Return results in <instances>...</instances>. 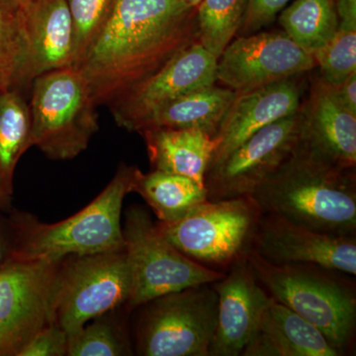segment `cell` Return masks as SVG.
Returning <instances> with one entry per match:
<instances>
[{
    "mask_svg": "<svg viewBox=\"0 0 356 356\" xmlns=\"http://www.w3.org/2000/svg\"><path fill=\"white\" fill-rule=\"evenodd\" d=\"M218 295L217 327L209 356L242 355L273 297L255 277L247 254L213 283Z\"/></svg>",
    "mask_w": 356,
    "mask_h": 356,
    "instance_id": "obj_16",
    "label": "cell"
},
{
    "mask_svg": "<svg viewBox=\"0 0 356 356\" xmlns=\"http://www.w3.org/2000/svg\"><path fill=\"white\" fill-rule=\"evenodd\" d=\"M19 38L14 89L74 65V32L65 0H13Z\"/></svg>",
    "mask_w": 356,
    "mask_h": 356,
    "instance_id": "obj_14",
    "label": "cell"
},
{
    "mask_svg": "<svg viewBox=\"0 0 356 356\" xmlns=\"http://www.w3.org/2000/svg\"><path fill=\"white\" fill-rule=\"evenodd\" d=\"M302 76L238 95L215 136L220 144L210 165L221 161L257 131L298 112L305 89Z\"/></svg>",
    "mask_w": 356,
    "mask_h": 356,
    "instance_id": "obj_17",
    "label": "cell"
},
{
    "mask_svg": "<svg viewBox=\"0 0 356 356\" xmlns=\"http://www.w3.org/2000/svg\"><path fill=\"white\" fill-rule=\"evenodd\" d=\"M290 0H248L247 9L240 30L243 35L252 34L275 19Z\"/></svg>",
    "mask_w": 356,
    "mask_h": 356,
    "instance_id": "obj_30",
    "label": "cell"
},
{
    "mask_svg": "<svg viewBox=\"0 0 356 356\" xmlns=\"http://www.w3.org/2000/svg\"><path fill=\"white\" fill-rule=\"evenodd\" d=\"M217 62L200 42L189 44L109 105L117 125L129 132H140L168 103L196 89L214 86Z\"/></svg>",
    "mask_w": 356,
    "mask_h": 356,
    "instance_id": "obj_12",
    "label": "cell"
},
{
    "mask_svg": "<svg viewBox=\"0 0 356 356\" xmlns=\"http://www.w3.org/2000/svg\"><path fill=\"white\" fill-rule=\"evenodd\" d=\"M252 250L273 264H312L356 274L355 236L320 233L273 213H262Z\"/></svg>",
    "mask_w": 356,
    "mask_h": 356,
    "instance_id": "obj_15",
    "label": "cell"
},
{
    "mask_svg": "<svg viewBox=\"0 0 356 356\" xmlns=\"http://www.w3.org/2000/svg\"><path fill=\"white\" fill-rule=\"evenodd\" d=\"M60 261H8L0 271V356H19L30 339L51 324Z\"/></svg>",
    "mask_w": 356,
    "mask_h": 356,
    "instance_id": "obj_11",
    "label": "cell"
},
{
    "mask_svg": "<svg viewBox=\"0 0 356 356\" xmlns=\"http://www.w3.org/2000/svg\"><path fill=\"white\" fill-rule=\"evenodd\" d=\"M283 32L313 56L332 39L339 28L332 0H295L280 16Z\"/></svg>",
    "mask_w": 356,
    "mask_h": 356,
    "instance_id": "obj_24",
    "label": "cell"
},
{
    "mask_svg": "<svg viewBox=\"0 0 356 356\" xmlns=\"http://www.w3.org/2000/svg\"><path fill=\"white\" fill-rule=\"evenodd\" d=\"M339 28L356 30V0H337Z\"/></svg>",
    "mask_w": 356,
    "mask_h": 356,
    "instance_id": "obj_32",
    "label": "cell"
},
{
    "mask_svg": "<svg viewBox=\"0 0 356 356\" xmlns=\"http://www.w3.org/2000/svg\"><path fill=\"white\" fill-rule=\"evenodd\" d=\"M252 197L262 213L280 215L320 233L355 236V168L330 161L304 136L291 156Z\"/></svg>",
    "mask_w": 356,
    "mask_h": 356,
    "instance_id": "obj_2",
    "label": "cell"
},
{
    "mask_svg": "<svg viewBox=\"0 0 356 356\" xmlns=\"http://www.w3.org/2000/svg\"><path fill=\"white\" fill-rule=\"evenodd\" d=\"M31 145L53 161H69L88 149L98 115L88 81L74 65L33 81Z\"/></svg>",
    "mask_w": 356,
    "mask_h": 356,
    "instance_id": "obj_5",
    "label": "cell"
},
{
    "mask_svg": "<svg viewBox=\"0 0 356 356\" xmlns=\"http://www.w3.org/2000/svg\"><path fill=\"white\" fill-rule=\"evenodd\" d=\"M123 236L132 274V291L125 306L128 311L168 293L212 284L226 273L182 254L161 234L142 206L126 211Z\"/></svg>",
    "mask_w": 356,
    "mask_h": 356,
    "instance_id": "obj_8",
    "label": "cell"
},
{
    "mask_svg": "<svg viewBox=\"0 0 356 356\" xmlns=\"http://www.w3.org/2000/svg\"><path fill=\"white\" fill-rule=\"evenodd\" d=\"M317 67L284 32H264L233 39L218 58L216 76L238 95L307 74Z\"/></svg>",
    "mask_w": 356,
    "mask_h": 356,
    "instance_id": "obj_13",
    "label": "cell"
},
{
    "mask_svg": "<svg viewBox=\"0 0 356 356\" xmlns=\"http://www.w3.org/2000/svg\"><path fill=\"white\" fill-rule=\"evenodd\" d=\"M238 93L211 86L196 89L168 103L146 122L147 129H197L215 137Z\"/></svg>",
    "mask_w": 356,
    "mask_h": 356,
    "instance_id": "obj_21",
    "label": "cell"
},
{
    "mask_svg": "<svg viewBox=\"0 0 356 356\" xmlns=\"http://www.w3.org/2000/svg\"><path fill=\"white\" fill-rule=\"evenodd\" d=\"M331 88L341 104L356 115V72L346 77L343 83L331 86Z\"/></svg>",
    "mask_w": 356,
    "mask_h": 356,
    "instance_id": "obj_31",
    "label": "cell"
},
{
    "mask_svg": "<svg viewBox=\"0 0 356 356\" xmlns=\"http://www.w3.org/2000/svg\"><path fill=\"white\" fill-rule=\"evenodd\" d=\"M154 170L184 175L205 186V175L220 144L197 129L153 128L140 132Z\"/></svg>",
    "mask_w": 356,
    "mask_h": 356,
    "instance_id": "obj_20",
    "label": "cell"
},
{
    "mask_svg": "<svg viewBox=\"0 0 356 356\" xmlns=\"http://www.w3.org/2000/svg\"><path fill=\"white\" fill-rule=\"evenodd\" d=\"M11 197L6 196L0 189V210H8L10 208Z\"/></svg>",
    "mask_w": 356,
    "mask_h": 356,
    "instance_id": "obj_34",
    "label": "cell"
},
{
    "mask_svg": "<svg viewBox=\"0 0 356 356\" xmlns=\"http://www.w3.org/2000/svg\"><path fill=\"white\" fill-rule=\"evenodd\" d=\"M131 291L125 250L65 257L51 293V323L69 336L98 316L126 306Z\"/></svg>",
    "mask_w": 356,
    "mask_h": 356,
    "instance_id": "obj_6",
    "label": "cell"
},
{
    "mask_svg": "<svg viewBox=\"0 0 356 356\" xmlns=\"http://www.w3.org/2000/svg\"><path fill=\"white\" fill-rule=\"evenodd\" d=\"M313 57L325 83L334 86L343 83L356 72V30L337 28L331 41Z\"/></svg>",
    "mask_w": 356,
    "mask_h": 356,
    "instance_id": "obj_28",
    "label": "cell"
},
{
    "mask_svg": "<svg viewBox=\"0 0 356 356\" xmlns=\"http://www.w3.org/2000/svg\"><path fill=\"white\" fill-rule=\"evenodd\" d=\"M11 252H13V243H11L8 224L6 225L0 221V271L10 259Z\"/></svg>",
    "mask_w": 356,
    "mask_h": 356,
    "instance_id": "obj_33",
    "label": "cell"
},
{
    "mask_svg": "<svg viewBox=\"0 0 356 356\" xmlns=\"http://www.w3.org/2000/svg\"><path fill=\"white\" fill-rule=\"evenodd\" d=\"M248 0H202L197 8L199 42L217 58L242 26Z\"/></svg>",
    "mask_w": 356,
    "mask_h": 356,
    "instance_id": "obj_26",
    "label": "cell"
},
{
    "mask_svg": "<svg viewBox=\"0 0 356 356\" xmlns=\"http://www.w3.org/2000/svg\"><path fill=\"white\" fill-rule=\"evenodd\" d=\"M113 311L89 321L81 330L69 334L67 356L132 355L130 341Z\"/></svg>",
    "mask_w": 356,
    "mask_h": 356,
    "instance_id": "obj_25",
    "label": "cell"
},
{
    "mask_svg": "<svg viewBox=\"0 0 356 356\" xmlns=\"http://www.w3.org/2000/svg\"><path fill=\"white\" fill-rule=\"evenodd\" d=\"M74 32V65L83 60L113 10L116 0H65Z\"/></svg>",
    "mask_w": 356,
    "mask_h": 356,
    "instance_id": "obj_27",
    "label": "cell"
},
{
    "mask_svg": "<svg viewBox=\"0 0 356 356\" xmlns=\"http://www.w3.org/2000/svg\"><path fill=\"white\" fill-rule=\"evenodd\" d=\"M142 307L136 337L140 355L209 356L218 315L213 283L168 293Z\"/></svg>",
    "mask_w": 356,
    "mask_h": 356,
    "instance_id": "obj_9",
    "label": "cell"
},
{
    "mask_svg": "<svg viewBox=\"0 0 356 356\" xmlns=\"http://www.w3.org/2000/svg\"><path fill=\"white\" fill-rule=\"evenodd\" d=\"M261 214L252 196H242L207 200L177 221L156 225L189 259L226 273L252 248Z\"/></svg>",
    "mask_w": 356,
    "mask_h": 356,
    "instance_id": "obj_7",
    "label": "cell"
},
{
    "mask_svg": "<svg viewBox=\"0 0 356 356\" xmlns=\"http://www.w3.org/2000/svg\"><path fill=\"white\" fill-rule=\"evenodd\" d=\"M243 356L343 355L318 327L273 298Z\"/></svg>",
    "mask_w": 356,
    "mask_h": 356,
    "instance_id": "obj_19",
    "label": "cell"
},
{
    "mask_svg": "<svg viewBox=\"0 0 356 356\" xmlns=\"http://www.w3.org/2000/svg\"><path fill=\"white\" fill-rule=\"evenodd\" d=\"M247 259L273 298L318 327L343 355L356 329L355 288L337 271L312 264H273L250 248Z\"/></svg>",
    "mask_w": 356,
    "mask_h": 356,
    "instance_id": "obj_4",
    "label": "cell"
},
{
    "mask_svg": "<svg viewBox=\"0 0 356 356\" xmlns=\"http://www.w3.org/2000/svg\"><path fill=\"white\" fill-rule=\"evenodd\" d=\"M184 2L185 6L192 7V8H198L199 4L202 2V0H180Z\"/></svg>",
    "mask_w": 356,
    "mask_h": 356,
    "instance_id": "obj_35",
    "label": "cell"
},
{
    "mask_svg": "<svg viewBox=\"0 0 356 356\" xmlns=\"http://www.w3.org/2000/svg\"><path fill=\"white\" fill-rule=\"evenodd\" d=\"M303 114L296 113L261 129L205 175L208 200L252 196L291 156L303 136Z\"/></svg>",
    "mask_w": 356,
    "mask_h": 356,
    "instance_id": "obj_10",
    "label": "cell"
},
{
    "mask_svg": "<svg viewBox=\"0 0 356 356\" xmlns=\"http://www.w3.org/2000/svg\"><path fill=\"white\" fill-rule=\"evenodd\" d=\"M301 111L307 142L337 165L355 168L356 115L341 104L331 86L315 81Z\"/></svg>",
    "mask_w": 356,
    "mask_h": 356,
    "instance_id": "obj_18",
    "label": "cell"
},
{
    "mask_svg": "<svg viewBox=\"0 0 356 356\" xmlns=\"http://www.w3.org/2000/svg\"><path fill=\"white\" fill-rule=\"evenodd\" d=\"M196 41L197 8L180 0H116L74 67L88 81L95 104L110 105Z\"/></svg>",
    "mask_w": 356,
    "mask_h": 356,
    "instance_id": "obj_1",
    "label": "cell"
},
{
    "mask_svg": "<svg viewBox=\"0 0 356 356\" xmlns=\"http://www.w3.org/2000/svg\"><path fill=\"white\" fill-rule=\"evenodd\" d=\"M67 332L51 323L30 339L19 356H65L67 353Z\"/></svg>",
    "mask_w": 356,
    "mask_h": 356,
    "instance_id": "obj_29",
    "label": "cell"
},
{
    "mask_svg": "<svg viewBox=\"0 0 356 356\" xmlns=\"http://www.w3.org/2000/svg\"><path fill=\"white\" fill-rule=\"evenodd\" d=\"M139 172L121 165L99 195L64 221L46 224L29 213L14 211L7 222L13 243L9 261L57 262L72 255L125 250L122 207Z\"/></svg>",
    "mask_w": 356,
    "mask_h": 356,
    "instance_id": "obj_3",
    "label": "cell"
},
{
    "mask_svg": "<svg viewBox=\"0 0 356 356\" xmlns=\"http://www.w3.org/2000/svg\"><path fill=\"white\" fill-rule=\"evenodd\" d=\"M31 115L19 90L0 92V189L13 197L16 165L31 147Z\"/></svg>",
    "mask_w": 356,
    "mask_h": 356,
    "instance_id": "obj_23",
    "label": "cell"
},
{
    "mask_svg": "<svg viewBox=\"0 0 356 356\" xmlns=\"http://www.w3.org/2000/svg\"><path fill=\"white\" fill-rule=\"evenodd\" d=\"M134 192L144 198L161 222L177 221L208 200L204 185L184 175L158 170L149 173L140 170Z\"/></svg>",
    "mask_w": 356,
    "mask_h": 356,
    "instance_id": "obj_22",
    "label": "cell"
}]
</instances>
